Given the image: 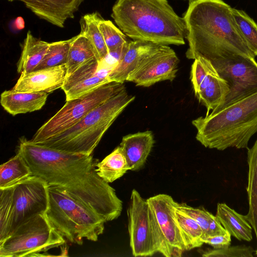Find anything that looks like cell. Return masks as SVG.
<instances>
[{"label": "cell", "mask_w": 257, "mask_h": 257, "mask_svg": "<svg viewBox=\"0 0 257 257\" xmlns=\"http://www.w3.org/2000/svg\"><path fill=\"white\" fill-rule=\"evenodd\" d=\"M18 152L29 166L32 175L42 178L49 186L62 188L105 222L120 216L122 202L115 190L97 174L92 155L59 150L26 138L20 139Z\"/></svg>", "instance_id": "obj_1"}, {"label": "cell", "mask_w": 257, "mask_h": 257, "mask_svg": "<svg viewBox=\"0 0 257 257\" xmlns=\"http://www.w3.org/2000/svg\"><path fill=\"white\" fill-rule=\"evenodd\" d=\"M231 7L222 0H191L184 16L189 59L210 62L231 55L255 58L233 22Z\"/></svg>", "instance_id": "obj_2"}, {"label": "cell", "mask_w": 257, "mask_h": 257, "mask_svg": "<svg viewBox=\"0 0 257 257\" xmlns=\"http://www.w3.org/2000/svg\"><path fill=\"white\" fill-rule=\"evenodd\" d=\"M111 17L134 40L158 45L185 44L186 28L167 0H117Z\"/></svg>", "instance_id": "obj_3"}, {"label": "cell", "mask_w": 257, "mask_h": 257, "mask_svg": "<svg viewBox=\"0 0 257 257\" xmlns=\"http://www.w3.org/2000/svg\"><path fill=\"white\" fill-rule=\"evenodd\" d=\"M196 139L203 146L223 151L248 149L257 133V91L192 121Z\"/></svg>", "instance_id": "obj_4"}, {"label": "cell", "mask_w": 257, "mask_h": 257, "mask_svg": "<svg viewBox=\"0 0 257 257\" xmlns=\"http://www.w3.org/2000/svg\"><path fill=\"white\" fill-rule=\"evenodd\" d=\"M135 98L124 89L93 109L70 128L37 144L91 155L105 133Z\"/></svg>", "instance_id": "obj_5"}, {"label": "cell", "mask_w": 257, "mask_h": 257, "mask_svg": "<svg viewBox=\"0 0 257 257\" xmlns=\"http://www.w3.org/2000/svg\"><path fill=\"white\" fill-rule=\"evenodd\" d=\"M46 216L52 226L70 242L81 245L83 239L96 241L105 220L83 202L61 188L49 185Z\"/></svg>", "instance_id": "obj_6"}, {"label": "cell", "mask_w": 257, "mask_h": 257, "mask_svg": "<svg viewBox=\"0 0 257 257\" xmlns=\"http://www.w3.org/2000/svg\"><path fill=\"white\" fill-rule=\"evenodd\" d=\"M130 244L135 256H152L159 252L174 256L147 200L133 189L127 210Z\"/></svg>", "instance_id": "obj_7"}, {"label": "cell", "mask_w": 257, "mask_h": 257, "mask_svg": "<svg viewBox=\"0 0 257 257\" xmlns=\"http://www.w3.org/2000/svg\"><path fill=\"white\" fill-rule=\"evenodd\" d=\"M65 243L45 213L37 214L18 225L0 241L1 257L40 256V252Z\"/></svg>", "instance_id": "obj_8"}, {"label": "cell", "mask_w": 257, "mask_h": 257, "mask_svg": "<svg viewBox=\"0 0 257 257\" xmlns=\"http://www.w3.org/2000/svg\"><path fill=\"white\" fill-rule=\"evenodd\" d=\"M124 89L123 83L111 82L80 97L66 100L64 106L38 130L31 141L39 144L63 133L93 109Z\"/></svg>", "instance_id": "obj_9"}, {"label": "cell", "mask_w": 257, "mask_h": 257, "mask_svg": "<svg viewBox=\"0 0 257 257\" xmlns=\"http://www.w3.org/2000/svg\"><path fill=\"white\" fill-rule=\"evenodd\" d=\"M48 187L42 178L32 175L7 187L12 216V231L28 219L46 213L49 206Z\"/></svg>", "instance_id": "obj_10"}, {"label": "cell", "mask_w": 257, "mask_h": 257, "mask_svg": "<svg viewBox=\"0 0 257 257\" xmlns=\"http://www.w3.org/2000/svg\"><path fill=\"white\" fill-rule=\"evenodd\" d=\"M211 62L229 87L221 107L257 91V62L254 58L234 54Z\"/></svg>", "instance_id": "obj_11"}, {"label": "cell", "mask_w": 257, "mask_h": 257, "mask_svg": "<svg viewBox=\"0 0 257 257\" xmlns=\"http://www.w3.org/2000/svg\"><path fill=\"white\" fill-rule=\"evenodd\" d=\"M179 62V58L171 48L157 45L129 75L126 81L143 87L165 80L172 81L176 77Z\"/></svg>", "instance_id": "obj_12"}, {"label": "cell", "mask_w": 257, "mask_h": 257, "mask_svg": "<svg viewBox=\"0 0 257 257\" xmlns=\"http://www.w3.org/2000/svg\"><path fill=\"white\" fill-rule=\"evenodd\" d=\"M147 200L174 256H181L185 247L175 216L176 201L165 194H158Z\"/></svg>", "instance_id": "obj_13"}, {"label": "cell", "mask_w": 257, "mask_h": 257, "mask_svg": "<svg viewBox=\"0 0 257 257\" xmlns=\"http://www.w3.org/2000/svg\"><path fill=\"white\" fill-rule=\"evenodd\" d=\"M66 77V64L21 74L13 89L48 94L62 88Z\"/></svg>", "instance_id": "obj_14"}, {"label": "cell", "mask_w": 257, "mask_h": 257, "mask_svg": "<svg viewBox=\"0 0 257 257\" xmlns=\"http://www.w3.org/2000/svg\"><path fill=\"white\" fill-rule=\"evenodd\" d=\"M84 0H20L39 18L60 28L73 18Z\"/></svg>", "instance_id": "obj_15"}, {"label": "cell", "mask_w": 257, "mask_h": 257, "mask_svg": "<svg viewBox=\"0 0 257 257\" xmlns=\"http://www.w3.org/2000/svg\"><path fill=\"white\" fill-rule=\"evenodd\" d=\"M157 45L140 40L129 42L125 51L110 69L107 75L109 82L123 83L142 60Z\"/></svg>", "instance_id": "obj_16"}, {"label": "cell", "mask_w": 257, "mask_h": 257, "mask_svg": "<svg viewBox=\"0 0 257 257\" xmlns=\"http://www.w3.org/2000/svg\"><path fill=\"white\" fill-rule=\"evenodd\" d=\"M155 143L151 131L138 132L122 137L120 146L129 170L140 169L146 163Z\"/></svg>", "instance_id": "obj_17"}, {"label": "cell", "mask_w": 257, "mask_h": 257, "mask_svg": "<svg viewBox=\"0 0 257 257\" xmlns=\"http://www.w3.org/2000/svg\"><path fill=\"white\" fill-rule=\"evenodd\" d=\"M48 95L46 92L17 91L12 89L1 94L0 103L7 112L16 115L41 109Z\"/></svg>", "instance_id": "obj_18"}, {"label": "cell", "mask_w": 257, "mask_h": 257, "mask_svg": "<svg viewBox=\"0 0 257 257\" xmlns=\"http://www.w3.org/2000/svg\"><path fill=\"white\" fill-rule=\"evenodd\" d=\"M215 216L231 236L239 240H251L252 227L245 215L237 213L226 203H219Z\"/></svg>", "instance_id": "obj_19"}, {"label": "cell", "mask_w": 257, "mask_h": 257, "mask_svg": "<svg viewBox=\"0 0 257 257\" xmlns=\"http://www.w3.org/2000/svg\"><path fill=\"white\" fill-rule=\"evenodd\" d=\"M50 43L35 37L28 31L17 65L18 72L29 73L36 70L45 55Z\"/></svg>", "instance_id": "obj_20"}, {"label": "cell", "mask_w": 257, "mask_h": 257, "mask_svg": "<svg viewBox=\"0 0 257 257\" xmlns=\"http://www.w3.org/2000/svg\"><path fill=\"white\" fill-rule=\"evenodd\" d=\"M247 163L246 192L248 211L245 216L252 227L257 240V139L253 146L247 149Z\"/></svg>", "instance_id": "obj_21"}, {"label": "cell", "mask_w": 257, "mask_h": 257, "mask_svg": "<svg viewBox=\"0 0 257 257\" xmlns=\"http://www.w3.org/2000/svg\"><path fill=\"white\" fill-rule=\"evenodd\" d=\"M101 18L99 13L94 12L84 15L80 21V33L88 39L100 64L109 56L104 40L98 27V23Z\"/></svg>", "instance_id": "obj_22"}, {"label": "cell", "mask_w": 257, "mask_h": 257, "mask_svg": "<svg viewBox=\"0 0 257 257\" xmlns=\"http://www.w3.org/2000/svg\"><path fill=\"white\" fill-rule=\"evenodd\" d=\"M94 59L97 60L96 55L88 39L80 33L73 37L68 52L66 77Z\"/></svg>", "instance_id": "obj_23"}, {"label": "cell", "mask_w": 257, "mask_h": 257, "mask_svg": "<svg viewBox=\"0 0 257 257\" xmlns=\"http://www.w3.org/2000/svg\"><path fill=\"white\" fill-rule=\"evenodd\" d=\"M226 81L216 73L207 86L196 96L199 101L207 109L206 114L222 106L229 93Z\"/></svg>", "instance_id": "obj_24"}, {"label": "cell", "mask_w": 257, "mask_h": 257, "mask_svg": "<svg viewBox=\"0 0 257 257\" xmlns=\"http://www.w3.org/2000/svg\"><path fill=\"white\" fill-rule=\"evenodd\" d=\"M98 175L108 183L120 178L129 170L120 146L116 147L101 162L96 164Z\"/></svg>", "instance_id": "obj_25"}, {"label": "cell", "mask_w": 257, "mask_h": 257, "mask_svg": "<svg viewBox=\"0 0 257 257\" xmlns=\"http://www.w3.org/2000/svg\"><path fill=\"white\" fill-rule=\"evenodd\" d=\"M32 176L29 166L21 154H17L0 166V188L14 185Z\"/></svg>", "instance_id": "obj_26"}, {"label": "cell", "mask_w": 257, "mask_h": 257, "mask_svg": "<svg viewBox=\"0 0 257 257\" xmlns=\"http://www.w3.org/2000/svg\"><path fill=\"white\" fill-rule=\"evenodd\" d=\"M176 220L179 227L185 250L200 247L204 243L202 238L203 231L193 218L176 209L175 210Z\"/></svg>", "instance_id": "obj_27"}, {"label": "cell", "mask_w": 257, "mask_h": 257, "mask_svg": "<svg viewBox=\"0 0 257 257\" xmlns=\"http://www.w3.org/2000/svg\"><path fill=\"white\" fill-rule=\"evenodd\" d=\"M98 27L109 55L116 56L118 61L125 51L128 43L126 35L110 20L101 18Z\"/></svg>", "instance_id": "obj_28"}, {"label": "cell", "mask_w": 257, "mask_h": 257, "mask_svg": "<svg viewBox=\"0 0 257 257\" xmlns=\"http://www.w3.org/2000/svg\"><path fill=\"white\" fill-rule=\"evenodd\" d=\"M234 25L246 46L255 57L257 56V24L245 12L231 9Z\"/></svg>", "instance_id": "obj_29"}, {"label": "cell", "mask_w": 257, "mask_h": 257, "mask_svg": "<svg viewBox=\"0 0 257 257\" xmlns=\"http://www.w3.org/2000/svg\"><path fill=\"white\" fill-rule=\"evenodd\" d=\"M109 71H105L100 68L95 74L77 82L65 92L66 100L78 98L109 83L107 78Z\"/></svg>", "instance_id": "obj_30"}, {"label": "cell", "mask_w": 257, "mask_h": 257, "mask_svg": "<svg viewBox=\"0 0 257 257\" xmlns=\"http://www.w3.org/2000/svg\"><path fill=\"white\" fill-rule=\"evenodd\" d=\"M71 41L72 38L50 43L45 55L36 70L66 64Z\"/></svg>", "instance_id": "obj_31"}, {"label": "cell", "mask_w": 257, "mask_h": 257, "mask_svg": "<svg viewBox=\"0 0 257 257\" xmlns=\"http://www.w3.org/2000/svg\"><path fill=\"white\" fill-rule=\"evenodd\" d=\"M174 207L175 209L187 214L197 222L203 231V237L208 236L209 225L214 215L203 207L194 208L185 203H178L176 202Z\"/></svg>", "instance_id": "obj_32"}, {"label": "cell", "mask_w": 257, "mask_h": 257, "mask_svg": "<svg viewBox=\"0 0 257 257\" xmlns=\"http://www.w3.org/2000/svg\"><path fill=\"white\" fill-rule=\"evenodd\" d=\"M100 65L97 59H94L82 65L66 77L62 89L65 92L77 82L95 74L99 70Z\"/></svg>", "instance_id": "obj_33"}, {"label": "cell", "mask_w": 257, "mask_h": 257, "mask_svg": "<svg viewBox=\"0 0 257 257\" xmlns=\"http://www.w3.org/2000/svg\"><path fill=\"white\" fill-rule=\"evenodd\" d=\"M253 249L245 245L209 249L202 252L204 257H252Z\"/></svg>", "instance_id": "obj_34"}, {"label": "cell", "mask_w": 257, "mask_h": 257, "mask_svg": "<svg viewBox=\"0 0 257 257\" xmlns=\"http://www.w3.org/2000/svg\"><path fill=\"white\" fill-rule=\"evenodd\" d=\"M194 60L191 66V80L196 96L202 80L213 65L210 61L201 57Z\"/></svg>", "instance_id": "obj_35"}, {"label": "cell", "mask_w": 257, "mask_h": 257, "mask_svg": "<svg viewBox=\"0 0 257 257\" xmlns=\"http://www.w3.org/2000/svg\"><path fill=\"white\" fill-rule=\"evenodd\" d=\"M202 242L213 247V248H221L230 246L231 235L227 232L221 235L209 236L202 238Z\"/></svg>", "instance_id": "obj_36"}, {"label": "cell", "mask_w": 257, "mask_h": 257, "mask_svg": "<svg viewBox=\"0 0 257 257\" xmlns=\"http://www.w3.org/2000/svg\"><path fill=\"white\" fill-rule=\"evenodd\" d=\"M14 25L17 30H22L25 28L24 20L22 17H19L15 19Z\"/></svg>", "instance_id": "obj_37"}, {"label": "cell", "mask_w": 257, "mask_h": 257, "mask_svg": "<svg viewBox=\"0 0 257 257\" xmlns=\"http://www.w3.org/2000/svg\"><path fill=\"white\" fill-rule=\"evenodd\" d=\"M10 2H13V1H20V0H9Z\"/></svg>", "instance_id": "obj_38"}, {"label": "cell", "mask_w": 257, "mask_h": 257, "mask_svg": "<svg viewBox=\"0 0 257 257\" xmlns=\"http://www.w3.org/2000/svg\"><path fill=\"white\" fill-rule=\"evenodd\" d=\"M256 255H257V250H256Z\"/></svg>", "instance_id": "obj_39"}, {"label": "cell", "mask_w": 257, "mask_h": 257, "mask_svg": "<svg viewBox=\"0 0 257 257\" xmlns=\"http://www.w3.org/2000/svg\"><path fill=\"white\" fill-rule=\"evenodd\" d=\"M190 1H191V0H190Z\"/></svg>", "instance_id": "obj_40"}]
</instances>
